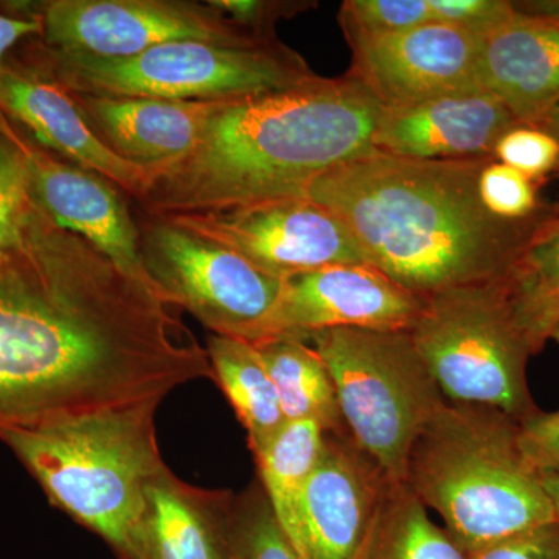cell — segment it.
<instances>
[{
  "label": "cell",
  "mask_w": 559,
  "mask_h": 559,
  "mask_svg": "<svg viewBox=\"0 0 559 559\" xmlns=\"http://www.w3.org/2000/svg\"><path fill=\"white\" fill-rule=\"evenodd\" d=\"M212 378L176 308L33 202L0 250V430L162 401Z\"/></svg>",
  "instance_id": "1"
},
{
  "label": "cell",
  "mask_w": 559,
  "mask_h": 559,
  "mask_svg": "<svg viewBox=\"0 0 559 559\" xmlns=\"http://www.w3.org/2000/svg\"><path fill=\"white\" fill-rule=\"evenodd\" d=\"M489 160H418L373 153L312 182L367 263L423 301L443 290L506 277L559 205L525 221L491 215L480 200Z\"/></svg>",
  "instance_id": "2"
},
{
  "label": "cell",
  "mask_w": 559,
  "mask_h": 559,
  "mask_svg": "<svg viewBox=\"0 0 559 559\" xmlns=\"http://www.w3.org/2000/svg\"><path fill=\"white\" fill-rule=\"evenodd\" d=\"M382 110L347 73L230 98L193 153L153 176L140 207L173 216L305 198L326 173L373 153Z\"/></svg>",
  "instance_id": "3"
},
{
  "label": "cell",
  "mask_w": 559,
  "mask_h": 559,
  "mask_svg": "<svg viewBox=\"0 0 559 559\" xmlns=\"http://www.w3.org/2000/svg\"><path fill=\"white\" fill-rule=\"evenodd\" d=\"M518 433L502 411L444 401L407 457L404 484L468 557L557 522Z\"/></svg>",
  "instance_id": "4"
},
{
  "label": "cell",
  "mask_w": 559,
  "mask_h": 559,
  "mask_svg": "<svg viewBox=\"0 0 559 559\" xmlns=\"http://www.w3.org/2000/svg\"><path fill=\"white\" fill-rule=\"evenodd\" d=\"M159 404L55 415L0 430V440L51 506L100 536L117 558L134 559L146 488L167 466L154 426Z\"/></svg>",
  "instance_id": "5"
},
{
  "label": "cell",
  "mask_w": 559,
  "mask_h": 559,
  "mask_svg": "<svg viewBox=\"0 0 559 559\" xmlns=\"http://www.w3.org/2000/svg\"><path fill=\"white\" fill-rule=\"evenodd\" d=\"M11 57L70 92L98 97L215 102L289 90L314 80L308 62L280 40L259 47L175 40L109 60L25 40Z\"/></svg>",
  "instance_id": "6"
},
{
  "label": "cell",
  "mask_w": 559,
  "mask_h": 559,
  "mask_svg": "<svg viewBox=\"0 0 559 559\" xmlns=\"http://www.w3.org/2000/svg\"><path fill=\"white\" fill-rule=\"evenodd\" d=\"M307 342L333 377L348 436L389 479L404 481L414 441L447 401L411 330L331 329Z\"/></svg>",
  "instance_id": "7"
},
{
  "label": "cell",
  "mask_w": 559,
  "mask_h": 559,
  "mask_svg": "<svg viewBox=\"0 0 559 559\" xmlns=\"http://www.w3.org/2000/svg\"><path fill=\"white\" fill-rule=\"evenodd\" d=\"M502 278L430 297L411 334L444 400L495 407L521 421L538 411L527 382L535 355Z\"/></svg>",
  "instance_id": "8"
},
{
  "label": "cell",
  "mask_w": 559,
  "mask_h": 559,
  "mask_svg": "<svg viewBox=\"0 0 559 559\" xmlns=\"http://www.w3.org/2000/svg\"><path fill=\"white\" fill-rule=\"evenodd\" d=\"M139 230L150 289L164 304L189 311L218 336L255 347L275 340L285 280L162 216H146Z\"/></svg>",
  "instance_id": "9"
},
{
  "label": "cell",
  "mask_w": 559,
  "mask_h": 559,
  "mask_svg": "<svg viewBox=\"0 0 559 559\" xmlns=\"http://www.w3.org/2000/svg\"><path fill=\"white\" fill-rule=\"evenodd\" d=\"M0 11L38 20V39L46 46L109 60L135 57L175 40L237 47L277 40L245 31L210 0H17L0 2Z\"/></svg>",
  "instance_id": "10"
},
{
  "label": "cell",
  "mask_w": 559,
  "mask_h": 559,
  "mask_svg": "<svg viewBox=\"0 0 559 559\" xmlns=\"http://www.w3.org/2000/svg\"><path fill=\"white\" fill-rule=\"evenodd\" d=\"M162 218L282 280L336 264H369L345 224L307 197Z\"/></svg>",
  "instance_id": "11"
},
{
  "label": "cell",
  "mask_w": 559,
  "mask_h": 559,
  "mask_svg": "<svg viewBox=\"0 0 559 559\" xmlns=\"http://www.w3.org/2000/svg\"><path fill=\"white\" fill-rule=\"evenodd\" d=\"M347 75L358 80L384 109L403 108L441 95L481 90L480 36L430 24L348 43Z\"/></svg>",
  "instance_id": "12"
},
{
  "label": "cell",
  "mask_w": 559,
  "mask_h": 559,
  "mask_svg": "<svg viewBox=\"0 0 559 559\" xmlns=\"http://www.w3.org/2000/svg\"><path fill=\"white\" fill-rule=\"evenodd\" d=\"M7 120L27 157L32 197L40 210L57 226L80 235L150 288L140 252V230L124 200L127 193L97 173L44 148L24 128L9 117Z\"/></svg>",
  "instance_id": "13"
},
{
  "label": "cell",
  "mask_w": 559,
  "mask_h": 559,
  "mask_svg": "<svg viewBox=\"0 0 559 559\" xmlns=\"http://www.w3.org/2000/svg\"><path fill=\"white\" fill-rule=\"evenodd\" d=\"M425 301L370 264H336L283 283L275 340L331 329L412 330Z\"/></svg>",
  "instance_id": "14"
},
{
  "label": "cell",
  "mask_w": 559,
  "mask_h": 559,
  "mask_svg": "<svg viewBox=\"0 0 559 559\" xmlns=\"http://www.w3.org/2000/svg\"><path fill=\"white\" fill-rule=\"evenodd\" d=\"M389 477L348 433L325 432L301 496L305 559H355Z\"/></svg>",
  "instance_id": "15"
},
{
  "label": "cell",
  "mask_w": 559,
  "mask_h": 559,
  "mask_svg": "<svg viewBox=\"0 0 559 559\" xmlns=\"http://www.w3.org/2000/svg\"><path fill=\"white\" fill-rule=\"evenodd\" d=\"M0 112L24 128L44 148L97 173L135 200L148 190L151 173L108 148L64 86L11 55L0 70Z\"/></svg>",
  "instance_id": "16"
},
{
  "label": "cell",
  "mask_w": 559,
  "mask_h": 559,
  "mask_svg": "<svg viewBox=\"0 0 559 559\" xmlns=\"http://www.w3.org/2000/svg\"><path fill=\"white\" fill-rule=\"evenodd\" d=\"M516 124L487 91L455 92L382 110L373 148L404 159H495L500 138Z\"/></svg>",
  "instance_id": "17"
},
{
  "label": "cell",
  "mask_w": 559,
  "mask_h": 559,
  "mask_svg": "<svg viewBox=\"0 0 559 559\" xmlns=\"http://www.w3.org/2000/svg\"><path fill=\"white\" fill-rule=\"evenodd\" d=\"M480 36L479 81L521 124L536 127L559 103V14L533 2Z\"/></svg>",
  "instance_id": "18"
},
{
  "label": "cell",
  "mask_w": 559,
  "mask_h": 559,
  "mask_svg": "<svg viewBox=\"0 0 559 559\" xmlns=\"http://www.w3.org/2000/svg\"><path fill=\"white\" fill-rule=\"evenodd\" d=\"M70 94L102 142L151 176L189 157L226 102Z\"/></svg>",
  "instance_id": "19"
},
{
  "label": "cell",
  "mask_w": 559,
  "mask_h": 559,
  "mask_svg": "<svg viewBox=\"0 0 559 559\" xmlns=\"http://www.w3.org/2000/svg\"><path fill=\"white\" fill-rule=\"evenodd\" d=\"M235 496L180 480L168 466L150 481L134 559H231Z\"/></svg>",
  "instance_id": "20"
},
{
  "label": "cell",
  "mask_w": 559,
  "mask_h": 559,
  "mask_svg": "<svg viewBox=\"0 0 559 559\" xmlns=\"http://www.w3.org/2000/svg\"><path fill=\"white\" fill-rule=\"evenodd\" d=\"M205 352L213 380L234 407L255 457L286 425L270 371L259 348L249 342L212 334Z\"/></svg>",
  "instance_id": "21"
},
{
  "label": "cell",
  "mask_w": 559,
  "mask_h": 559,
  "mask_svg": "<svg viewBox=\"0 0 559 559\" xmlns=\"http://www.w3.org/2000/svg\"><path fill=\"white\" fill-rule=\"evenodd\" d=\"M277 389L286 423L312 419L323 432L348 433L325 360L308 342L278 337L257 345Z\"/></svg>",
  "instance_id": "22"
},
{
  "label": "cell",
  "mask_w": 559,
  "mask_h": 559,
  "mask_svg": "<svg viewBox=\"0 0 559 559\" xmlns=\"http://www.w3.org/2000/svg\"><path fill=\"white\" fill-rule=\"evenodd\" d=\"M502 280L518 326L538 355L559 323V215L540 227Z\"/></svg>",
  "instance_id": "23"
},
{
  "label": "cell",
  "mask_w": 559,
  "mask_h": 559,
  "mask_svg": "<svg viewBox=\"0 0 559 559\" xmlns=\"http://www.w3.org/2000/svg\"><path fill=\"white\" fill-rule=\"evenodd\" d=\"M355 559H468L404 481L392 480Z\"/></svg>",
  "instance_id": "24"
},
{
  "label": "cell",
  "mask_w": 559,
  "mask_h": 559,
  "mask_svg": "<svg viewBox=\"0 0 559 559\" xmlns=\"http://www.w3.org/2000/svg\"><path fill=\"white\" fill-rule=\"evenodd\" d=\"M322 426L312 419L288 421L267 443L255 462L260 484L266 492L280 527L304 557L301 546V496L318 463L323 444Z\"/></svg>",
  "instance_id": "25"
},
{
  "label": "cell",
  "mask_w": 559,
  "mask_h": 559,
  "mask_svg": "<svg viewBox=\"0 0 559 559\" xmlns=\"http://www.w3.org/2000/svg\"><path fill=\"white\" fill-rule=\"evenodd\" d=\"M230 554L231 559H305L280 527L260 481L235 496Z\"/></svg>",
  "instance_id": "26"
},
{
  "label": "cell",
  "mask_w": 559,
  "mask_h": 559,
  "mask_svg": "<svg viewBox=\"0 0 559 559\" xmlns=\"http://www.w3.org/2000/svg\"><path fill=\"white\" fill-rule=\"evenodd\" d=\"M33 202L27 157L0 112V250L21 240Z\"/></svg>",
  "instance_id": "27"
},
{
  "label": "cell",
  "mask_w": 559,
  "mask_h": 559,
  "mask_svg": "<svg viewBox=\"0 0 559 559\" xmlns=\"http://www.w3.org/2000/svg\"><path fill=\"white\" fill-rule=\"evenodd\" d=\"M337 21L352 43L421 27L432 14L428 0H345Z\"/></svg>",
  "instance_id": "28"
},
{
  "label": "cell",
  "mask_w": 559,
  "mask_h": 559,
  "mask_svg": "<svg viewBox=\"0 0 559 559\" xmlns=\"http://www.w3.org/2000/svg\"><path fill=\"white\" fill-rule=\"evenodd\" d=\"M538 183L509 165L489 160L480 173V200L500 219H532L551 207L540 201Z\"/></svg>",
  "instance_id": "29"
},
{
  "label": "cell",
  "mask_w": 559,
  "mask_h": 559,
  "mask_svg": "<svg viewBox=\"0 0 559 559\" xmlns=\"http://www.w3.org/2000/svg\"><path fill=\"white\" fill-rule=\"evenodd\" d=\"M495 159L540 182L558 170L559 143L539 128L516 124L500 138Z\"/></svg>",
  "instance_id": "30"
},
{
  "label": "cell",
  "mask_w": 559,
  "mask_h": 559,
  "mask_svg": "<svg viewBox=\"0 0 559 559\" xmlns=\"http://www.w3.org/2000/svg\"><path fill=\"white\" fill-rule=\"evenodd\" d=\"M432 22L452 25L477 36L487 35L516 13L509 0H428Z\"/></svg>",
  "instance_id": "31"
},
{
  "label": "cell",
  "mask_w": 559,
  "mask_h": 559,
  "mask_svg": "<svg viewBox=\"0 0 559 559\" xmlns=\"http://www.w3.org/2000/svg\"><path fill=\"white\" fill-rule=\"evenodd\" d=\"M210 3L245 31L264 38L275 36V24L280 20L297 16L316 5V2L301 0H210Z\"/></svg>",
  "instance_id": "32"
},
{
  "label": "cell",
  "mask_w": 559,
  "mask_h": 559,
  "mask_svg": "<svg viewBox=\"0 0 559 559\" xmlns=\"http://www.w3.org/2000/svg\"><path fill=\"white\" fill-rule=\"evenodd\" d=\"M520 448L536 473H559V411L533 412L520 421Z\"/></svg>",
  "instance_id": "33"
},
{
  "label": "cell",
  "mask_w": 559,
  "mask_h": 559,
  "mask_svg": "<svg viewBox=\"0 0 559 559\" xmlns=\"http://www.w3.org/2000/svg\"><path fill=\"white\" fill-rule=\"evenodd\" d=\"M468 559H559V524L554 522L522 533L476 551Z\"/></svg>",
  "instance_id": "34"
},
{
  "label": "cell",
  "mask_w": 559,
  "mask_h": 559,
  "mask_svg": "<svg viewBox=\"0 0 559 559\" xmlns=\"http://www.w3.org/2000/svg\"><path fill=\"white\" fill-rule=\"evenodd\" d=\"M40 33L43 25L38 20H25L0 11V70L9 60L11 51L24 40L39 38Z\"/></svg>",
  "instance_id": "35"
},
{
  "label": "cell",
  "mask_w": 559,
  "mask_h": 559,
  "mask_svg": "<svg viewBox=\"0 0 559 559\" xmlns=\"http://www.w3.org/2000/svg\"><path fill=\"white\" fill-rule=\"evenodd\" d=\"M540 479H543L544 489L549 496L555 518H557L559 524V473L543 474Z\"/></svg>",
  "instance_id": "36"
},
{
  "label": "cell",
  "mask_w": 559,
  "mask_h": 559,
  "mask_svg": "<svg viewBox=\"0 0 559 559\" xmlns=\"http://www.w3.org/2000/svg\"><path fill=\"white\" fill-rule=\"evenodd\" d=\"M535 128L546 131L547 134H550L551 138L557 140L559 143V103H557V105H555L554 108H551L549 112L539 120V123L536 124ZM557 175H559V165Z\"/></svg>",
  "instance_id": "37"
},
{
  "label": "cell",
  "mask_w": 559,
  "mask_h": 559,
  "mask_svg": "<svg viewBox=\"0 0 559 559\" xmlns=\"http://www.w3.org/2000/svg\"><path fill=\"white\" fill-rule=\"evenodd\" d=\"M533 3H535V5L540 10L559 14V0H535Z\"/></svg>",
  "instance_id": "38"
},
{
  "label": "cell",
  "mask_w": 559,
  "mask_h": 559,
  "mask_svg": "<svg viewBox=\"0 0 559 559\" xmlns=\"http://www.w3.org/2000/svg\"><path fill=\"white\" fill-rule=\"evenodd\" d=\"M550 340H554L555 342H558L559 344V323L557 326H555L554 333H551Z\"/></svg>",
  "instance_id": "39"
}]
</instances>
